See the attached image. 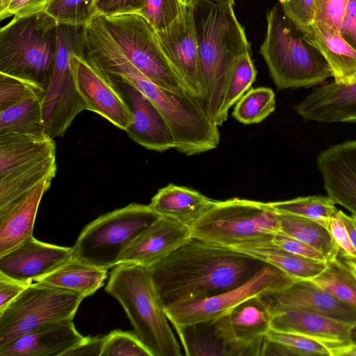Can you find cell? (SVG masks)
Here are the masks:
<instances>
[{"instance_id": "b9f144b4", "label": "cell", "mask_w": 356, "mask_h": 356, "mask_svg": "<svg viewBox=\"0 0 356 356\" xmlns=\"http://www.w3.org/2000/svg\"><path fill=\"white\" fill-rule=\"evenodd\" d=\"M338 210L331 218L328 230L339 248L338 255L349 259H356V250L350 240L348 232L338 213Z\"/></svg>"}, {"instance_id": "44dd1931", "label": "cell", "mask_w": 356, "mask_h": 356, "mask_svg": "<svg viewBox=\"0 0 356 356\" xmlns=\"http://www.w3.org/2000/svg\"><path fill=\"white\" fill-rule=\"evenodd\" d=\"M191 236V228L161 216L147 227L120 257L118 264L146 268L162 259Z\"/></svg>"}, {"instance_id": "e575fe53", "label": "cell", "mask_w": 356, "mask_h": 356, "mask_svg": "<svg viewBox=\"0 0 356 356\" xmlns=\"http://www.w3.org/2000/svg\"><path fill=\"white\" fill-rule=\"evenodd\" d=\"M256 76L257 70L250 54L242 56L235 65L225 90L219 113V126L227 120L229 108L250 89Z\"/></svg>"}, {"instance_id": "9a60e30c", "label": "cell", "mask_w": 356, "mask_h": 356, "mask_svg": "<svg viewBox=\"0 0 356 356\" xmlns=\"http://www.w3.org/2000/svg\"><path fill=\"white\" fill-rule=\"evenodd\" d=\"M165 56L189 95L199 100L202 90L198 47L191 4L165 29L156 31Z\"/></svg>"}, {"instance_id": "d4e9b609", "label": "cell", "mask_w": 356, "mask_h": 356, "mask_svg": "<svg viewBox=\"0 0 356 356\" xmlns=\"http://www.w3.org/2000/svg\"><path fill=\"white\" fill-rule=\"evenodd\" d=\"M301 29L306 40L319 50L327 62L334 81L348 83L356 79V50L339 33L326 23L316 20Z\"/></svg>"}, {"instance_id": "db71d44e", "label": "cell", "mask_w": 356, "mask_h": 356, "mask_svg": "<svg viewBox=\"0 0 356 356\" xmlns=\"http://www.w3.org/2000/svg\"><path fill=\"white\" fill-rule=\"evenodd\" d=\"M11 0H0V15L6 10Z\"/></svg>"}, {"instance_id": "7a4b0ae2", "label": "cell", "mask_w": 356, "mask_h": 356, "mask_svg": "<svg viewBox=\"0 0 356 356\" xmlns=\"http://www.w3.org/2000/svg\"><path fill=\"white\" fill-rule=\"evenodd\" d=\"M191 6L202 90L198 101L209 118L219 127L228 82L238 59L250 54V46L233 6L204 1H194Z\"/></svg>"}, {"instance_id": "f1b7e54d", "label": "cell", "mask_w": 356, "mask_h": 356, "mask_svg": "<svg viewBox=\"0 0 356 356\" xmlns=\"http://www.w3.org/2000/svg\"><path fill=\"white\" fill-rule=\"evenodd\" d=\"M280 233L297 239L319 251L327 261L338 257L339 248L328 229L317 221L297 215L277 213Z\"/></svg>"}, {"instance_id": "f6af8a7d", "label": "cell", "mask_w": 356, "mask_h": 356, "mask_svg": "<svg viewBox=\"0 0 356 356\" xmlns=\"http://www.w3.org/2000/svg\"><path fill=\"white\" fill-rule=\"evenodd\" d=\"M272 241L279 247L294 254L316 261L327 262L324 255L317 250L282 233L279 232L275 234Z\"/></svg>"}, {"instance_id": "bcb514c9", "label": "cell", "mask_w": 356, "mask_h": 356, "mask_svg": "<svg viewBox=\"0 0 356 356\" xmlns=\"http://www.w3.org/2000/svg\"><path fill=\"white\" fill-rule=\"evenodd\" d=\"M49 0H11L6 10L0 15L3 20L13 15L15 17L26 16L45 10Z\"/></svg>"}, {"instance_id": "681fc988", "label": "cell", "mask_w": 356, "mask_h": 356, "mask_svg": "<svg viewBox=\"0 0 356 356\" xmlns=\"http://www.w3.org/2000/svg\"><path fill=\"white\" fill-rule=\"evenodd\" d=\"M106 336L88 337L80 344L67 351L64 356H101Z\"/></svg>"}, {"instance_id": "816d5d0a", "label": "cell", "mask_w": 356, "mask_h": 356, "mask_svg": "<svg viewBox=\"0 0 356 356\" xmlns=\"http://www.w3.org/2000/svg\"><path fill=\"white\" fill-rule=\"evenodd\" d=\"M185 3L191 4L194 1H204L218 5H225L228 6H233L234 5V0H184Z\"/></svg>"}, {"instance_id": "836d02e7", "label": "cell", "mask_w": 356, "mask_h": 356, "mask_svg": "<svg viewBox=\"0 0 356 356\" xmlns=\"http://www.w3.org/2000/svg\"><path fill=\"white\" fill-rule=\"evenodd\" d=\"M275 109V95L270 88H251L237 102L233 117L244 124H258Z\"/></svg>"}, {"instance_id": "d590c367", "label": "cell", "mask_w": 356, "mask_h": 356, "mask_svg": "<svg viewBox=\"0 0 356 356\" xmlns=\"http://www.w3.org/2000/svg\"><path fill=\"white\" fill-rule=\"evenodd\" d=\"M45 10L58 24L83 26L97 15L96 0H52Z\"/></svg>"}, {"instance_id": "9c48e42d", "label": "cell", "mask_w": 356, "mask_h": 356, "mask_svg": "<svg viewBox=\"0 0 356 356\" xmlns=\"http://www.w3.org/2000/svg\"><path fill=\"white\" fill-rule=\"evenodd\" d=\"M85 297L78 293L34 282L0 312V348L43 326L73 321Z\"/></svg>"}, {"instance_id": "ffe728a7", "label": "cell", "mask_w": 356, "mask_h": 356, "mask_svg": "<svg viewBox=\"0 0 356 356\" xmlns=\"http://www.w3.org/2000/svg\"><path fill=\"white\" fill-rule=\"evenodd\" d=\"M353 326L319 314L289 310L275 314L270 329L306 336L325 346L331 356H341L352 345Z\"/></svg>"}, {"instance_id": "2e32d148", "label": "cell", "mask_w": 356, "mask_h": 356, "mask_svg": "<svg viewBox=\"0 0 356 356\" xmlns=\"http://www.w3.org/2000/svg\"><path fill=\"white\" fill-rule=\"evenodd\" d=\"M73 259V248L44 243L33 235L0 256V274L29 284Z\"/></svg>"}, {"instance_id": "277c9868", "label": "cell", "mask_w": 356, "mask_h": 356, "mask_svg": "<svg viewBox=\"0 0 356 356\" xmlns=\"http://www.w3.org/2000/svg\"><path fill=\"white\" fill-rule=\"evenodd\" d=\"M266 19V35L259 53L278 89L309 88L332 76L322 54L306 40L279 1Z\"/></svg>"}, {"instance_id": "6da1fadb", "label": "cell", "mask_w": 356, "mask_h": 356, "mask_svg": "<svg viewBox=\"0 0 356 356\" xmlns=\"http://www.w3.org/2000/svg\"><path fill=\"white\" fill-rule=\"evenodd\" d=\"M264 264L232 248L191 236L147 268L166 307L234 289Z\"/></svg>"}, {"instance_id": "c3c4849f", "label": "cell", "mask_w": 356, "mask_h": 356, "mask_svg": "<svg viewBox=\"0 0 356 356\" xmlns=\"http://www.w3.org/2000/svg\"><path fill=\"white\" fill-rule=\"evenodd\" d=\"M339 34L356 50V0H350L343 19Z\"/></svg>"}, {"instance_id": "7dc6e473", "label": "cell", "mask_w": 356, "mask_h": 356, "mask_svg": "<svg viewBox=\"0 0 356 356\" xmlns=\"http://www.w3.org/2000/svg\"><path fill=\"white\" fill-rule=\"evenodd\" d=\"M28 285L0 274V312L16 299Z\"/></svg>"}, {"instance_id": "4dcf8cb0", "label": "cell", "mask_w": 356, "mask_h": 356, "mask_svg": "<svg viewBox=\"0 0 356 356\" xmlns=\"http://www.w3.org/2000/svg\"><path fill=\"white\" fill-rule=\"evenodd\" d=\"M175 330L186 355L233 356L232 348L216 332L212 321L193 323Z\"/></svg>"}, {"instance_id": "f546056e", "label": "cell", "mask_w": 356, "mask_h": 356, "mask_svg": "<svg viewBox=\"0 0 356 356\" xmlns=\"http://www.w3.org/2000/svg\"><path fill=\"white\" fill-rule=\"evenodd\" d=\"M43 97L28 98L0 109V136L46 133L42 116Z\"/></svg>"}, {"instance_id": "ee69618b", "label": "cell", "mask_w": 356, "mask_h": 356, "mask_svg": "<svg viewBox=\"0 0 356 356\" xmlns=\"http://www.w3.org/2000/svg\"><path fill=\"white\" fill-rule=\"evenodd\" d=\"M145 0H96V15L113 16L139 13Z\"/></svg>"}, {"instance_id": "ac0fdd59", "label": "cell", "mask_w": 356, "mask_h": 356, "mask_svg": "<svg viewBox=\"0 0 356 356\" xmlns=\"http://www.w3.org/2000/svg\"><path fill=\"white\" fill-rule=\"evenodd\" d=\"M71 65L76 88L87 110L95 112L125 131L131 113L110 84L81 55L73 52Z\"/></svg>"}, {"instance_id": "603a6c76", "label": "cell", "mask_w": 356, "mask_h": 356, "mask_svg": "<svg viewBox=\"0 0 356 356\" xmlns=\"http://www.w3.org/2000/svg\"><path fill=\"white\" fill-rule=\"evenodd\" d=\"M72 321L49 324L16 338L0 348V356H64L82 343Z\"/></svg>"}, {"instance_id": "f5cc1de1", "label": "cell", "mask_w": 356, "mask_h": 356, "mask_svg": "<svg viewBox=\"0 0 356 356\" xmlns=\"http://www.w3.org/2000/svg\"><path fill=\"white\" fill-rule=\"evenodd\" d=\"M341 356H356V346L351 345L346 349L341 355Z\"/></svg>"}, {"instance_id": "484cf974", "label": "cell", "mask_w": 356, "mask_h": 356, "mask_svg": "<svg viewBox=\"0 0 356 356\" xmlns=\"http://www.w3.org/2000/svg\"><path fill=\"white\" fill-rule=\"evenodd\" d=\"M216 202L196 190L169 184L158 191L149 206L160 216L172 218L191 228Z\"/></svg>"}, {"instance_id": "74e56055", "label": "cell", "mask_w": 356, "mask_h": 356, "mask_svg": "<svg viewBox=\"0 0 356 356\" xmlns=\"http://www.w3.org/2000/svg\"><path fill=\"white\" fill-rule=\"evenodd\" d=\"M152 356L134 332L115 330L106 335L101 356Z\"/></svg>"}, {"instance_id": "ab89813d", "label": "cell", "mask_w": 356, "mask_h": 356, "mask_svg": "<svg viewBox=\"0 0 356 356\" xmlns=\"http://www.w3.org/2000/svg\"><path fill=\"white\" fill-rule=\"evenodd\" d=\"M266 337L270 341L286 346L294 355L331 356L329 350L325 346L304 335L270 329Z\"/></svg>"}, {"instance_id": "8fae6325", "label": "cell", "mask_w": 356, "mask_h": 356, "mask_svg": "<svg viewBox=\"0 0 356 356\" xmlns=\"http://www.w3.org/2000/svg\"><path fill=\"white\" fill-rule=\"evenodd\" d=\"M83 26L58 25L56 51L42 106L44 130L52 138L63 136L76 115L87 110L71 65V56L79 49Z\"/></svg>"}, {"instance_id": "11a10c76", "label": "cell", "mask_w": 356, "mask_h": 356, "mask_svg": "<svg viewBox=\"0 0 356 356\" xmlns=\"http://www.w3.org/2000/svg\"><path fill=\"white\" fill-rule=\"evenodd\" d=\"M350 339L352 344L356 346V325H353L351 328Z\"/></svg>"}, {"instance_id": "5b68a950", "label": "cell", "mask_w": 356, "mask_h": 356, "mask_svg": "<svg viewBox=\"0 0 356 356\" xmlns=\"http://www.w3.org/2000/svg\"><path fill=\"white\" fill-rule=\"evenodd\" d=\"M58 25L46 10L13 17L0 30V73L46 90L56 51Z\"/></svg>"}, {"instance_id": "4316f807", "label": "cell", "mask_w": 356, "mask_h": 356, "mask_svg": "<svg viewBox=\"0 0 356 356\" xmlns=\"http://www.w3.org/2000/svg\"><path fill=\"white\" fill-rule=\"evenodd\" d=\"M272 240L230 248L275 266L296 280H311L325 268L326 263L287 251Z\"/></svg>"}, {"instance_id": "8992f818", "label": "cell", "mask_w": 356, "mask_h": 356, "mask_svg": "<svg viewBox=\"0 0 356 356\" xmlns=\"http://www.w3.org/2000/svg\"><path fill=\"white\" fill-rule=\"evenodd\" d=\"M161 216L148 205L131 203L100 216L88 224L73 248V258L108 270Z\"/></svg>"}, {"instance_id": "60d3db41", "label": "cell", "mask_w": 356, "mask_h": 356, "mask_svg": "<svg viewBox=\"0 0 356 356\" xmlns=\"http://www.w3.org/2000/svg\"><path fill=\"white\" fill-rule=\"evenodd\" d=\"M350 0H314V20L326 23L339 33Z\"/></svg>"}, {"instance_id": "f907efd6", "label": "cell", "mask_w": 356, "mask_h": 356, "mask_svg": "<svg viewBox=\"0 0 356 356\" xmlns=\"http://www.w3.org/2000/svg\"><path fill=\"white\" fill-rule=\"evenodd\" d=\"M352 217L356 226V216L352 215ZM338 257L345 263V264L349 268L352 273L356 277V259H349L342 257L339 255Z\"/></svg>"}, {"instance_id": "cb8c5ba5", "label": "cell", "mask_w": 356, "mask_h": 356, "mask_svg": "<svg viewBox=\"0 0 356 356\" xmlns=\"http://www.w3.org/2000/svg\"><path fill=\"white\" fill-rule=\"evenodd\" d=\"M53 179L42 180L18 199L0 208V256L33 236L40 203Z\"/></svg>"}, {"instance_id": "3957f363", "label": "cell", "mask_w": 356, "mask_h": 356, "mask_svg": "<svg viewBox=\"0 0 356 356\" xmlns=\"http://www.w3.org/2000/svg\"><path fill=\"white\" fill-rule=\"evenodd\" d=\"M105 291L120 303L134 332L152 356L181 355L147 268L118 264L109 275Z\"/></svg>"}, {"instance_id": "7402d4cb", "label": "cell", "mask_w": 356, "mask_h": 356, "mask_svg": "<svg viewBox=\"0 0 356 356\" xmlns=\"http://www.w3.org/2000/svg\"><path fill=\"white\" fill-rule=\"evenodd\" d=\"M295 110L305 120L356 122V79L348 83L334 81L316 88Z\"/></svg>"}, {"instance_id": "f35d334b", "label": "cell", "mask_w": 356, "mask_h": 356, "mask_svg": "<svg viewBox=\"0 0 356 356\" xmlns=\"http://www.w3.org/2000/svg\"><path fill=\"white\" fill-rule=\"evenodd\" d=\"M44 92L35 83L0 73V109L23 99L44 97Z\"/></svg>"}, {"instance_id": "7bdbcfd3", "label": "cell", "mask_w": 356, "mask_h": 356, "mask_svg": "<svg viewBox=\"0 0 356 356\" xmlns=\"http://www.w3.org/2000/svg\"><path fill=\"white\" fill-rule=\"evenodd\" d=\"M285 13L301 29L314 21V0H278Z\"/></svg>"}, {"instance_id": "52a82bcc", "label": "cell", "mask_w": 356, "mask_h": 356, "mask_svg": "<svg viewBox=\"0 0 356 356\" xmlns=\"http://www.w3.org/2000/svg\"><path fill=\"white\" fill-rule=\"evenodd\" d=\"M191 231V236L232 248L272 240L280 232V222L268 202L234 197L217 200Z\"/></svg>"}, {"instance_id": "7c38bea8", "label": "cell", "mask_w": 356, "mask_h": 356, "mask_svg": "<svg viewBox=\"0 0 356 356\" xmlns=\"http://www.w3.org/2000/svg\"><path fill=\"white\" fill-rule=\"evenodd\" d=\"M296 280L277 267L265 264L244 284L211 297L189 300L165 307L175 328L214 321L246 300L281 291Z\"/></svg>"}, {"instance_id": "1f68e13d", "label": "cell", "mask_w": 356, "mask_h": 356, "mask_svg": "<svg viewBox=\"0 0 356 356\" xmlns=\"http://www.w3.org/2000/svg\"><path fill=\"white\" fill-rule=\"evenodd\" d=\"M311 281L356 308V277L339 257L327 261L324 270Z\"/></svg>"}, {"instance_id": "d6a6232c", "label": "cell", "mask_w": 356, "mask_h": 356, "mask_svg": "<svg viewBox=\"0 0 356 356\" xmlns=\"http://www.w3.org/2000/svg\"><path fill=\"white\" fill-rule=\"evenodd\" d=\"M277 213H284L307 218L328 229L332 216L338 210L328 196L311 195L292 200L268 202Z\"/></svg>"}, {"instance_id": "9f6ffc18", "label": "cell", "mask_w": 356, "mask_h": 356, "mask_svg": "<svg viewBox=\"0 0 356 356\" xmlns=\"http://www.w3.org/2000/svg\"><path fill=\"white\" fill-rule=\"evenodd\" d=\"M52 0H49V3Z\"/></svg>"}, {"instance_id": "8d00e7d4", "label": "cell", "mask_w": 356, "mask_h": 356, "mask_svg": "<svg viewBox=\"0 0 356 356\" xmlns=\"http://www.w3.org/2000/svg\"><path fill=\"white\" fill-rule=\"evenodd\" d=\"M184 0H145L141 15L156 31L170 26L181 14Z\"/></svg>"}, {"instance_id": "ba28073f", "label": "cell", "mask_w": 356, "mask_h": 356, "mask_svg": "<svg viewBox=\"0 0 356 356\" xmlns=\"http://www.w3.org/2000/svg\"><path fill=\"white\" fill-rule=\"evenodd\" d=\"M56 145L47 133L0 136V208L56 173Z\"/></svg>"}, {"instance_id": "4fadbf2b", "label": "cell", "mask_w": 356, "mask_h": 356, "mask_svg": "<svg viewBox=\"0 0 356 356\" xmlns=\"http://www.w3.org/2000/svg\"><path fill=\"white\" fill-rule=\"evenodd\" d=\"M97 72L129 108L131 120L125 131L132 140L147 149L160 152L175 149V138L168 123L150 99L121 76Z\"/></svg>"}, {"instance_id": "30bf717a", "label": "cell", "mask_w": 356, "mask_h": 356, "mask_svg": "<svg viewBox=\"0 0 356 356\" xmlns=\"http://www.w3.org/2000/svg\"><path fill=\"white\" fill-rule=\"evenodd\" d=\"M100 16L120 49L145 76L163 88L189 95L162 49L156 31L141 15Z\"/></svg>"}, {"instance_id": "d6986e66", "label": "cell", "mask_w": 356, "mask_h": 356, "mask_svg": "<svg viewBox=\"0 0 356 356\" xmlns=\"http://www.w3.org/2000/svg\"><path fill=\"white\" fill-rule=\"evenodd\" d=\"M316 165L327 196L356 216V141L323 150L316 158Z\"/></svg>"}, {"instance_id": "5bb4252c", "label": "cell", "mask_w": 356, "mask_h": 356, "mask_svg": "<svg viewBox=\"0 0 356 356\" xmlns=\"http://www.w3.org/2000/svg\"><path fill=\"white\" fill-rule=\"evenodd\" d=\"M273 317L264 298L255 296L212 321L216 332L232 348L233 355L261 356Z\"/></svg>"}, {"instance_id": "83f0119b", "label": "cell", "mask_w": 356, "mask_h": 356, "mask_svg": "<svg viewBox=\"0 0 356 356\" xmlns=\"http://www.w3.org/2000/svg\"><path fill=\"white\" fill-rule=\"evenodd\" d=\"M107 270L73 258L36 282L72 291L86 298L104 285Z\"/></svg>"}, {"instance_id": "e0dca14e", "label": "cell", "mask_w": 356, "mask_h": 356, "mask_svg": "<svg viewBox=\"0 0 356 356\" xmlns=\"http://www.w3.org/2000/svg\"><path fill=\"white\" fill-rule=\"evenodd\" d=\"M262 297L274 314L298 310L356 325V308L337 298L311 280H296L281 291Z\"/></svg>"}]
</instances>
